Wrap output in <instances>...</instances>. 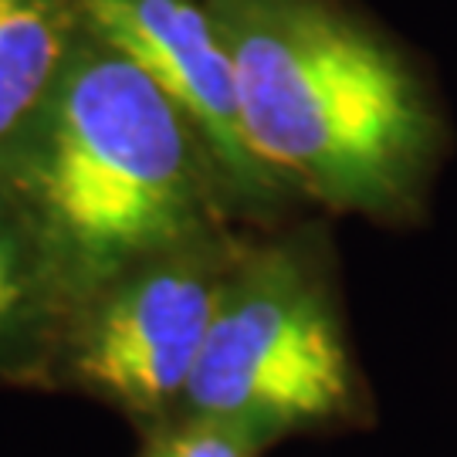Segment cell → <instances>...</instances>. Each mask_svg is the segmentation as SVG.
I'll use <instances>...</instances> for the list:
<instances>
[{"label":"cell","instance_id":"4","mask_svg":"<svg viewBox=\"0 0 457 457\" xmlns=\"http://www.w3.org/2000/svg\"><path fill=\"white\" fill-rule=\"evenodd\" d=\"M230 271L196 251H166L115 278L79 349V373L132 413L183 403Z\"/></svg>","mask_w":457,"mask_h":457},{"label":"cell","instance_id":"5","mask_svg":"<svg viewBox=\"0 0 457 457\" xmlns=\"http://www.w3.org/2000/svg\"><path fill=\"white\" fill-rule=\"evenodd\" d=\"M88 31L126 54L194 126L217 177L245 196L278 183L251 153L237 112L230 54L200 0H79Z\"/></svg>","mask_w":457,"mask_h":457},{"label":"cell","instance_id":"2","mask_svg":"<svg viewBox=\"0 0 457 457\" xmlns=\"http://www.w3.org/2000/svg\"><path fill=\"white\" fill-rule=\"evenodd\" d=\"M17 160L37 245L79 292L183 247L207 211L213 163L200 136L96 34L79 37Z\"/></svg>","mask_w":457,"mask_h":457},{"label":"cell","instance_id":"1","mask_svg":"<svg viewBox=\"0 0 457 457\" xmlns=\"http://www.w3.org/2000/svg\"><path fill=\"white\" fill-rule=\"evenodd\" d=\"M258 163L336 211L410 220L444 153L420 71L336 0H204Z\"/></svg>","mask_w":457,"mask_h":457},{"label":"cell","instance_id":"7","mask_svg":"<svg viewBox=\"0 0 457 457\" xmlns=\"http://www.w3.org/2000/svg\"><path fill=\"white\" fill-rule=\"evenodd\" d=\"M264 444L245 430L204 417L163 430L139 457H258Z\"/></svg>","mask_w":457,"mask_h":457},{"label":"cell","instance_id":"6","mask_svg":"<svg viewBox=\"0 0 457 457\" xmlns=\"http://www.w3.org/2000/svg\"><path fill=\"white\" fill-rule=\"evenodd\" d=\"M79 0H0V146H17L79 45Z\"/></svg>","mask_w":457,"mask_h":457},{"label":"cell","instance_id":"3","mask_svg":"<svg viewBox=\"0 0 457 457\" xmlns=\"http://www.w3.org/2000/svg\"><path fill=\"white\" fill-rule=\"evenodd\" d=\"M356 403L360 383L326 288L278 251L230 271L183 393L190 417L268 444L343 420Z\"/></svg>","mask_w":457,"mask_h":457},{"label":"cell","instance_id":"8","mask_svg":"<svg viewBox=\"0 0 457 457\" xmlns=\"http://www.w3.org/2000/svg\"><path fill=\"white\" fill-rule=\"evenodd\" d=\"M21 295H24V268H21L17 247L11 245L7 230L0 228V328L21 309Z\"/></svg>","mask_w":457,"mask_h":457}]
</instances>
